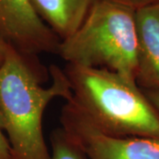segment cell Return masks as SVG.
<instances>
[{
    "instance_id": "6da1fadb",
    "label": "cell",
    "mask_w": 159,
    "mask_h": 159,
    "mask_svg": "<svg viewBox=\"0 0 159 159\" xmlns=\"http://www.w3.org/2000/svg\"><path fill=\"white\" fill-rule=\"evenodd\" d=\"M73 96L64 69L52 65L47 73L37 57L10 45L0 67V111L4 131L15 159H51L43 118L55 98Z\"/></svg>"
},
{
    "instance_id": "7a4b0ae2",
    "label": "cell",
    "mask_w": 159,
    "mask_h": 159,
    "mask_svg": "<svg viewBox=\"0 0 159 159\" xmlns=\"http://www.w3.org/2000/svg\"><path fill=\"white\" fill-rule=\"evenodd\" d=\"M72 98L110 135L159 138V111L132 80L104 68L66 64Z\"/></svg>"
},
{
    "instance_id": "3957f363",
    "label": "cell",
    "mask_w": 159,
    "mask_h": 159,
    "mask_svg": "<svg viewBox=\"0 0 159 159\" xmlns=\"http://www.w3.org/2000/svg\"><path fill=\"white\" fill-rule=\"evenodd\" d=\"M57 55L66 64L108 69L137 81L135 9L97 0L79 29L61 41Z\"/></svg>"
},
{
    "instance_id": "277c9868",
    "label": "cell",
    "mask_w": 159,
    "mask_h": 159,
    "mask_svg": "<svg viewBox=\"0 0 159 159\" xmlns=\"http://www.w3.org/2000/svg\"><path fill=\"white\" fill-rule=\"evenodd\" d=\"M60 124L88 159H159V138L110 135L91 120L72 97L61 110Z\"/></svg>"
},
{
    "instance_id": "5b68a950",
    "label": "cell",
    "mask_w": 159,
    "mask_h": 159,
    "mask_svg": "<svg viewBox=\"0 0 159 159\" xmlns=\"http://www.w3.org/2000/svg\"><path fill=\"white\" fill-rule=\"evenodd\" d=\"M0 34L15 50L30 57L57 54L61 43L30 0H0Z\"/></svg>"
},
{
    "instance_id": "8992f818",
    "label": "cell",
    "mask_w": 159,
    "mask_h": 159,
    "mask_svg": "<svg viewBox=\"0 0 159 159\" xmlns=\"http://www.w3.org/2000/svg\"><path fill=\"white\" fill-rule=\"evenodd\" d=\"M138 40L137 83L159 92V2L135 10Z\"/></svg>"
},
{
    "instance_id": "52a82bcc",
    "label": "cell",
    "mask_w": 159,
    "mask_h": 159,
    "mask_svg": "<svg viewBox=\"0 0 159 159\" xmlns=\"http://www.w3.org/2000/svg\"><path fill=\"white\" fill-rule=\"evenodd\" d=\"M30 1L39 17L62 41L79 29L97 0Z\"/></svg>"
},
{
    "instance_id": "ba28073f",
    "label": "cell",
    "mask_w": 159,
    "mask_h": 159,
    "mask_svg": "<svg viewBox=\"0 0 159 159\" xmlns=\"http://www.w3.org/2000/svg\"><path fill=\"white\" fill-rule=\"evenodd\" d=\"M51 159H88L84 152L61 127L51 135Z\"/></svg>"
},
{
    "instance_id": "9c48e42d",
    "label": "cell",
    "mask_w": 159,
    "mask_h": 159,
    "mask_svg": "<svg viewBox=\"0 0 159 159\" xmlns=\"http://www.w3.org/2000/svg\"><path fill=\"white\" fill-rule=\"evenodd\" d=\"M0 128V159H15L10 142Z\"/></svg>"
},
{
    "instance_id": "30bf717a",
    "label": "cell",
    "mask_w": 159,
    "mask_h": 159,
    "mask_svg": "<svg viewBox=\"0 0 159 159\" xmlns=\"http://www.w3.org/2000/svg\"><path fill=\"white\" fill-rule=\"evenodd\" d=\"M110 1H113L116 3L121 4V5L129 6L135 10L159 2V0H110Z\"/></svg>"
},
{
    "instance_id": "8fae6325",
    "label": "cell",
    "mask_w": 159,
    "mask_h": 159,
    "mask_svg": "<svg viewBox=\"0 0 159 159\" xmlns=\"http://www.w3.org/2000/svg\"><path fill=\"white\" fill-rule=\"evenodd\" d=\"M9 47H10V44L0 34V67L3 66V64L6 60Z\"/></svg>"
},
{
    "instance_id": "7c38bea8",
    "label": "cell",
    "mask_w": 159,
    "mask_h": 159,
    "mask_svg": "<svg viewBox=\"0 0 159 159\" xmlns=\"http://www.w3.org/2000/svg\"><path fill=\"white\" fill-rule=\"evenodd\" d=\"M145 94L147 95L148 98L150 100V102L154 104V106L159 111V92L155 91H145Z\"/></svg>"
},
{
    "instance_id": "4fadbf2b",
    "label": "cell",
    "mask_w": 159,
    "mask_h": 159,
    "mask_svg": "<svg viewBox=\"0 0 159 159\" xmlns=\"http://www.w3.org/2000/svg\"><path fill=\"white\" fill-rule=\"evenodd\" d=\"M0 128L4 130V121H3V117H2L1 111H0Z\"/></svg>"
}]
</instances>
